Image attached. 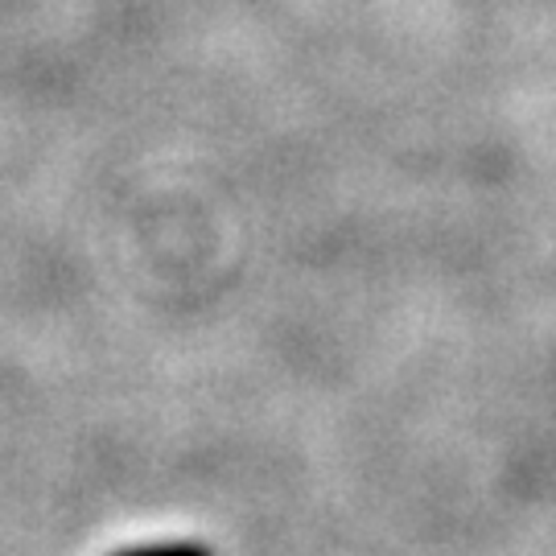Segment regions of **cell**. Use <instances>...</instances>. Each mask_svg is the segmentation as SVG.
I'll list each match as a JSON object with an SVG mask.
<instances>
[{
    "label": "cell",
    "mask_w": 556,
    "mask_h": 556,
    "mask_svg": "<svg viewBox=\"0 0 556 556\" xmlns=\"http://www.w3.org/2000/svg\"><path fill=\"white\" fill-rule=\"evenodd\" d=\"M112 556H215L206 544H194V540H181V544H140V548H124V553Z\"/></svg>",
    "instance_id": "cell-1"
}]
</instances>
